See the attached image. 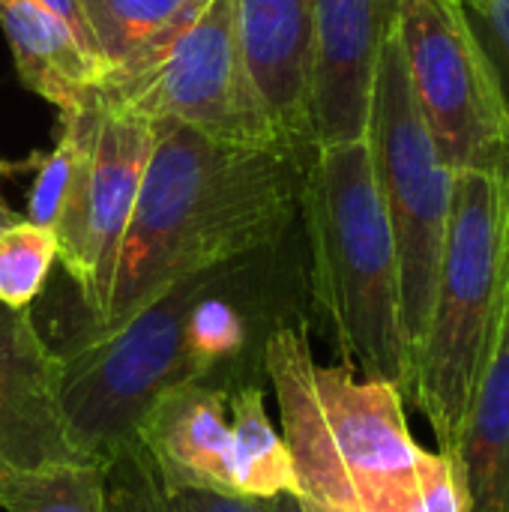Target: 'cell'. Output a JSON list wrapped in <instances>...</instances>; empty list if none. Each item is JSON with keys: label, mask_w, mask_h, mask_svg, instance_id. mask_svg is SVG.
I'll list each match as a JSON object with an SVG mask.
<instances>
[{"label": "cell", "mask_w": 509, "mask_h": 512, "mask_svg": "<svg viewBox=\"0 0 509 512\" xmlns=\"http://www.w3.org/2000/svg\"><path fill=\"white\" fill-rule=\"evenodd\" d=\"M153 129L105 309L78 339L114 330L189 276L270 252L300 210V153L225 144L183 123Z\"/></svg>", "instance_id": "6da1fadb"}, {"label": "cell", "mask_w": 509, "mask_h": 512, "mask_svg": "<svg viewBox=\"0 0 509 512\" xmlns=\"http://www.w3.org/2000/svg\"><path fill=\"white\" fill-rule=\"evenodd\" d=\"M309 330V321L279 327L264 354L294 498L303 512H414L423 447L402 390L318 363Z\"/></svg>", "instance_id": "7a4b0ae2"}, {"label": "cell", "mask_w": 509, "mask_h": 512, "mask_svg": "<svg viewBox=\"0 0 509 512\" xmlns=\"http://www.w3.org/2000/svg\"><path fill=\"white\" fill-rule=\"evenodd\" d=\"M300 216L309 240V297L339 366L390 381L411 402L396 243L366 138L309 153Z\"/></svg>", "instance_id": "3957f363"}, {"label": "cell", "mask_w": 509, "mask_h": 512, "mask_svg": "<svg viewBox=\"0 0 509 512\" xmlns=\"http://www.w3.org/2000/svg\"><path fill=\"white\" fill-rule=\"evenodd\" d=\"M504 297V186L498 165L453 171V204L411 405L450 456L480 384Z\"/></svg>", "instance_id": "277c9868"}, {"label": "cell", "mask_w": 509, "mask_h": 512, "mask_svg": "<svg viewBox=\"0 0 509 512\" xmlns=\"http://www.w3.org/2000/svg\"><path fill=\"white\" fill-rule=\"evenodd\" d=\"M93 105L123 120L183 123L225 144L288 150L249 81L237 0H207L144 54L105 72Z\"/></svg>", "instance_id": "5b68a950"}, {"label": "cell", "mask_w": 509, "mask_h": 512, "mask_svg": "<svg viewBox=\"0 0 509 512\" xmlns=\"http://www.w3.org/2000/svg\"><path fill=\"white\" fill-rule=\"evenodd\" d=\"M366 141L393 228L402 327L411 351V369H417L450 225L453 168L441 159L414 102L396 21L378 54Z\"/></svg>", "instance_id": "8992f818"}, {"label": "cell", "mask_w": 509, "mask_h": 512, "mask_svg": "<svg viewBox=\"0 0 509 512\" xmlns=\"http://www.w3.org/2000/svg\"><path fill=\"white\" fill-rule=\"evenodd\" d=\"M396 33L414 102L441 159L453 171L498 165L509 126L456 3L399 0Z\"/></svg>", "instance_id": "52a82bcc"}, {"label": "cell", "mask_w": 509, "mask_h": 512, "mask_svg": "<svg viewBox=\"0 0 509 512\" xmlns=\"http://www.w3.org/2000/svg\"><path fill=\"white\" fill-rule=\"evenodd\" d=\"M153 141V123L123 120L96 108L93 138L54 225L57 261L78 288L87 324L105 309Z\"/></svg>", "instance_id": "ba28073f"}, {"label": "cell", "mask_w": 509, "mask_h": 512, "mask_svg": "<svg viewBox=\"0 0 509 512\" xmlns=\"http://www.w3.org/2000/svg\"><path fill=\"white\" fill-rule=\"evenodd\" d=\"M63 357L30 309L0 303V504L24 477L87 462L63 417Z\"/></svg>", "instance_id": "9c48e42d"}, {"label": "cell", "mask_w": 509, "mask_h": 512, "mask_svg": "<svg viewBox=\"0 0 509 512\" xmlns=\"http://www.w3.org/2000/svg\"><path fill=\"white\" fill-rule=\"evenodd\" d=\"M399 0H315L312 150L366 138L381 45Z\"/></svg>", "instance_id": "30bf717a"}, {"label": "cell", "mask_w": 509, "mask_h": 512, "mask_svg": "<svg viewBox=\"0 0 509 512\" xmlns=\"http://www.w3.org/2000/svg\"><path fill=\"white\" fill-rule=\"evenodd\" d=\"M237 36L276 138L294 153H312L315 0H237Z\"/></svg>", "instance_id": "8fae6325"}, {"label": "cell", "mask_w": 509, "mask_h": 512, "mask_svg": "<svg viewBox=\"0 0 509 512\" xmlns=\"http://www.w3.org/2000/svg\"><path fill=\"white\" fill-rule=\"evenodd\" d=\"M132 438L147 453L168 495H234L231 393L195 381L168 387L144 408Z\"/></svg>", "instance_id": "7c38bea8"}, {"label": "cell", "mask_w": 509, "mask_h": 512, "mask_svg": "<svg viewBox=\"0 0 509 512\" xmlns=\"http://www.w3.org/2000/svg\"><path fill=\"white\" fill-rule=\"evenodd\" d=\"M447 459L462 512H509V327L501 318Z\"/></svg>", "instance_id": "4fadbf2b"}, {"label": "cell", "mask_w": 509, "mask_h": 512, "mask_svg": "<svg viewBox=\"0 0 509 512\" xmlns=\"http://www.w3.org/2000/svg\"><path fill=\"white\" fill-rule=\"evenodd\" d=\"M0 27L27 90L57 105L60 114L93 102L102 69L57 15L33 0H0Z\"/></svg>", "instance_id": "5bb4252c"}, {"label": "cell", "mask_w": 509, "mask_h": 512, "mask_svg": "<svg viewBox=\"0 0 509 512\" xmlns=\"http://www.w3.org/2000/svg\"><path fill=\"white\" fill-rule=\"evenodd\" d=\"M204 3L207 0H81L102 75L144 54Z\"/></svg>", "instance_id": "9a60e30c"}, {"label": "cell", "mask_w": 509, "mask_h": 512, "mask_svg": "<svg viewBox=\"0 0 509 512\" xmlns=\"http://www.w3.org/2000/svg\"><path fill=\"white\" fill-rule=\"evenodd\" d=\"M234 429V495L273 498L297 489L294 468L282 432L267 417L264 387H243L231 393Z\"/></svg>", "instance_id": "2e32d148"}, {"label": "cell", "mask_w": 509, "mask_h": 512, "mask_svg": "<svg viewBox=\"0 0 509 512\" xmlns=\"http://www.w3.org/2000/svg\"><path fill=\"white\" fill-rule=\"evenodd\" d=\"M60 117H63L60 138H57L54 150L39 165V174L33 180V192L27 201V213H24L27 222L39 225V228H51V231L60 219V210H63L66 195L75 183L78 165H81L87 144L93 138L96 105L87 102L84 108H78L72 114H60Z\"/></svg>", "instance_id": "e0dca14e"}, {"label": "cell", "mask_w": 509, "mask_h": 512, "mask_svg": "<svg viewBox=\"0 0 509 512\" xmlns=\"http://www.w3.org/2000/svg\"><path fill=\"white\" fill-rule=\"evenodd\" d=\"M3 512H105V465L78 462L18 480Z\"/></svg>", "instance_id": "ac0fdd59"}, {"label": "cell", "mask_w": 509, "mask_h": 512, "mask_svg": "<svg viewBox=\"0 0 509 512\" xmlns=\"http://www.w3.org/2000/svg\"><path fill=\"white\" fill-rule=\"evenodd\" d=\"M57 261V237L27 219L0 234V303L30 309L42 294L51 264Z\"/></svg>", "instance_id": "d6986e66"}, {"label": "cell", "mask_w": 509, "mask_h": 512, "mask_svg": "<svg viewBox=\"0 0 509 512\" xmlns=\"http://www.w3.org/2000/svg\"><path fill=\"white\" fill-rule=\"evenodd\" d=\"M509 126V0H453Z\"/></svg>", "instance_id": "ffe728a7"}, {"label": "cell", "mask_w": 509, "mask_h": 512, "mask_svg": "<svg viewBox=\"0 0 509 512\" xmlns=\"http://www.w3.org/2000/svg\"><path fill=\"white\" fill-rule=\"evenodd\" d=\"M165 486L132 438L105 465V512H165Z\"/></svg>", "instance_id": "44dd1931"}, {"label": "cell", "mask_w": 509, "mask_h": 512, "mask_svg": "<svg viewBox=\"0 0 509 512\" xmlns=\"http://www.w3.org/2000/svg\"><path fill=\"white\" fill-rule=\"evenodd\" d=\"M414 512H462L453 465L438 450H423L420 456V507Z\"/></svg>", "instance_id": "7402d4cb"}, {"label": "cell", "mask_w": 509, "mask_h": 512, "mask_svg": "<svg viewBox=\"0 0 509 512\" xmlns=\"http://www.w3.org/2000/svg\"><path fill=\"white\" fill-rule=\"evenodd\" d=\"M165 512H267V507L261 498H237V495H216V492H171L165 501Z\"/></svg>", "instance_id": "603a6c76"}, {"label": "cell", "mask_w": 509, "mask_h": 512, "mask_svg": "<svg viewBox=\"0 0 509 512\" xmlns=\"http://www.w3.org/2000/svg\"><path fill=\"white\" fill-rule=\"evenodd\" d=\"M33 3H39L42 9H48L51 15H57L72 33H75V39L81 42V48L87 51V54H93L96 57V51H93V39H90V30H87V21H84V12H81V0H33ZM99 63V60H96Z\"/></svg>", "instance_id": "cb8c5ba5"}, {"label": "cell", "mask_w": 509, "mask_h": 512, "mask_svg": "<svg viewBox=\"0 0 509 512\" xmlns=\"http://www.w3.org/2000/svg\"><path fill=\"white\" fill-rule=\"evenodd\" d=\"M498 174L504 186V297H501V321L509 327V144L498 159Z\"/></svg>", "instance_id": "d4e9b609"}, {"label": "cell", "mask_w": 509, "mask_h": 512, "mask_svg": "<svg viewBox=\"0 0 509 512\" xmlns=\"http://www.w3.org/2000/svg\"><path fill=\"white\" fill-rule=\"evenodd\" d=\"M264 507H267V512H303L300 501H297L291 492H282V495L264 498Z\"/></svg>", "instance_id": "484cf974"}, {"label": "cell", "mask_w": 509, "mask_h": 512, "mask_svg": "<svg viewBox=\"0 0 509 512\" xmlns=\"http://www.w3.org/2000/svg\"><path fill=\"white\" fill-rule=\"evenodd\" d=\"M21 219H24V216H18L15 210H9V207H6V204L0 201V234H3L6 228H12V225H18Z\"/></svg>", "instance_id": "4316f807"}, {"label": "cell", "mask_w": 509, "mask_h": 512, "mask_svg": "<svg viewBox=\"0 0 509 512\" xmlns=\"http://www.w3.org/2000/svg\"><path fill=\"white\" fill-rule=\"evenodd\" d=\"M0 174H6V165L3 162H0Z\"/></svg>", "instance_id": "83f0119b"}]
</instances>
